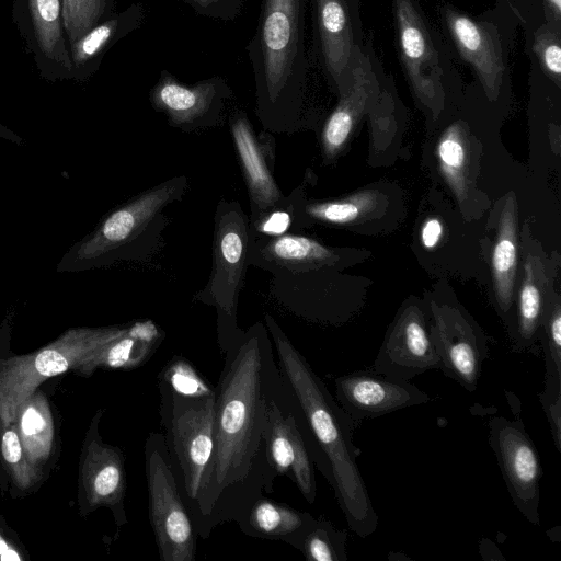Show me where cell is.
Listing matches in <instances>:
<instances>
[{
	"instance_id": "4fadbf2b",
	"label": "cell",
	"mask_w": 561,
	"mask_h": 561,
	"mask_svg": "<svg viewBox=\"0 0 561 561\" xmlns=\"http://www.w3.org/2000/svg\"><path fill=\"white\" fill-rule=\"evenodd\" d=\"M431 337L443 373L469 392L476 391L489 356L481 330L457 309L435 310Z\"/></svg>"
},
{
	"instance_id": "ba28073f",
	"label": "cell",
	"mask_w": 561,
	"mask_h": 561,
	"mask_svg": "<svg viewBox=\"0 0 561 561\" xmlns=\"http://www.w3.org/2000/svg\"><path fill=\"white\" fill-rule=\"evenodd\" d=\"M145 474L149 520L161 561H194L196 530L170 466L164 434L146 438Z\"/></svg>"
},
{
	"instance_id": "30bf717a",
	"label": "cell",
	"mask_w": 561,
	"mask_h": 561,
	"mask_svg": "<svg viewBox=\"0 0 561 561\" xmlns=\"http://www.w3.org/2000/svg\"><path fill=\"white\" fill-rule=\"evenodd\" d=\"M489 444L514 506L531 524L540 525L539 482L542 470L537 449L520 420L493 416Z\"/></svg>"
},
{
	"instance_id": "5b68a950",
	"label": "cell",
	"mask_w": 561,
	"mask_h": 561,
	"mask_svg": "<svg viewBox=\"0 0 561 561\" xmlns=\"http://www.w3.org/2000/svg\"><path fill=\"white\" fill-rule=\"evenodd\" d=\"M188 188L185 175L165 180L113 210L78 249L80 260L115 257L145 261L162 244L168 219L164 210Z\"/></svg>"
},
{
	"instance_id": "5bb4252c",
	"label": "cell",
	"mask_w": 561,
	"mask_h": 561,
	"mask_svg": "<svg viewBox=\"0 0 561 561\" xmlns=\"http://www.w3.org/2000/svg\"><path fill=\"white\" fill-rule=\"evenodd\" d=\"M335 398L354 422L378 417L431 401L411 383L371 371H354L334 379Z\"/></svg>"
},
{
	"instance_id": "9c48e42d",
	"label": "cell",
	"mask_w": 561,
	"mask_h": 561,
	"mask_svg": "<svg viewBox=\"0 0 561 561\" xmlns=\"http://www.w3.org/2000/svg\"><path fill=\"white\" fill-rule=\"evenodd\" d=\"M263 440L267 460L277 477H287L305 500L313 504L317 497L314 463L300 426L296 398L285 380L267 403Z\"/></svg>"
},
{
	"instance_id": "ab89813d",
	"label": "cell",
	"mask_w": 561,
	"mask_h": 561,
	"mask_svg": "<svg viewBox=\"0 0 561 561\" xmlns=\"http://www.w3.org/2000/svg\"><path fill=\"white\" fill-rule=\"evenodd\" d=\"M7 542L0 537V557L9 550Z\"/></svg>"
},
{
	"instance_id": "e575fe53",
	"label": "cell",
	"mask_w": 561,
	"mask_h": 561,
	"mask_svg": "<svg viewBox=\"0 0 561 561\" xmlns=\"http://www.w3.org/2000/svg\"><path fill=\"white\" fill-rule=\"evenodd\" d=\"M1 450L9 463H18L22 456L21 443L14 431H7L2 436Z\"/></svg>"
},
{
	"instance_id": "7c38bea8",
	"label": "cell",
	"mask_w": 561,
	"mask_h": 561,
	"mask_svg": "<svg viewBox=\"0 0 561 561\" xmlns=\"http://www.w3.org/2000/svg\"><path fill=\"white\" fill-rule=\"evenodd\" d=\"M229 126L249 193V219L254 224L268 214L288 206L289 197L283 194L273 174L275 141L265 131L256 135L242 111H237L230 116Z\"/></svg>"
},
{
	"instance_id": "d590c367",
	"label": "cell",
	"mask_w": 561,
	"mask_h": 561,
	"mask_svg": "<svg viewBox=\"0 0 561 561\" xmlns=\"http://www.w3.org/2000/svg\"><path fill=\"white\" fill-rule=\"evenodd\" d=\"M442 232V224L438 219H427L421 229V241L424 248H435L440 240Z\"/></svg>"
},
{
	"instance_id": "d6a6232c",
	"label": "cell",
	"mask_w": 561,
	"mask_h": 561,
	"mask_svg": "<svg viewBox=\"0 0 561 561\" xmlns=\"http://www.w3.org/2000/svg\"><path fill=\"white\" fill-rule=\"evenodd\" d=\"M197 14L221 21H232L247 0H182Z\"/></svg>"
},
{
	"instance_id": "44dd1931",
	"label": "cell",
	"mask_w": 561,
	"mask_h": 561,
	"mask_svg": "<svg viewBox=\"0 0 561 561\" xmlns=\"http://www.w3.org/2000/svg\"><path fill=\"white\" fill-rule=\"evenodd\" d=\"M316 517L263 494L236 520L240 530L250 537L279 540L300 550Z\"/></svg>"
},
{
	"instance_id": "8fae6325",
	"label": "cell",
	"mask_w": 561,
	"mask_h": 561,
	"mask_svg": "<svg viewBox=\"0 0 561 561\" xmlns=\"http://www.w3.org/2000/svg\"><path fill=\"white\" fill-rule=\"evenodd\" d=\"M231 87L221 76L186 84L167 70L149 92L152 107L162 113L172 127L183 131L213 128L221 124Z\"/></svg>"
},
{
	"instance_id": "836d02e7",
	"label": "cell",
	"mask_w": 561,
	"mask_h": 561,
	"mask_svg": "<svg viewBox=\"0 0 561 561\" xmlns=\"http://www.w3.org/2000/svg\"><path fill=\"white\" fill-rule=\"evenodd\" d=\"M22 431L25 437H33L46 428L44 415L33 405H30L22 415Z\"/></svg>"
},
{
	"instance_id": "e0dca14e",
	"label": "cell",
	"mask_w": 561,
	"mask_h": 561,
	"mask_svg": "<svg viewBox=\"0 0 561 561\" xmlns=\"http://www.w3.org/2000/svg\"><path fill=\"white\" fill-rule=\"evenodd\" d=\"M318 57L333 88L343 90L357 46L350 0H311Z\"/></svg>"
},
{
	"instance_id": "d6986e66",
	"label": "cell",
	"mask_w": 561,
	"mask_h": 561,
	"mask_svg": "<svg viewBox=\"0 0 561 561\" xmlns=\"http://www.w3.org/2000/svg\"><path fill=\"white\" fill-rule=\"evenodd\" d=\"M379 71L368 47L359 45L353 56L346 83L340 93V102L330 114L322 129V148L328 157L336 154L345 145L370 96L379 91Z\"/></svg>"
},
{
	"instance_id": "f546056e",
	"label": "cell",
	"mask_w": 561,
	"mask_h": 561,
	"mask_svg": "<svg viewBox=\"0 0 561 561\" xmlns=\"http://www.w3.org/2000/svg\"><path fill=\"white\" fill-rule=\"evenodd\" d=\"M111 0H62L61 23L71 46L100 24Z\"/></svg>"
},
{
	"instance_id": "603a6c76",
	"label": "cell",
	"mask_w": 561,
	"mask_h": 561,
	"mask_svg": "<svg viewBox=\"0 0 561 561\" xmlns=\"http://www.w3.org/2000/svg\"><path fill=\"white\" fill-rule=\"evenodd\" d=\"M163 339V330L152 320L129 323L126 332L107 345L101 366L113 369L137 368L153 355Z\"/></svg>"
},
{
	"instance_id": "cb8c5ba5",
	"label": "cell",
	"mask_w": 561,
	"mask_h": 561,
	"mask_svg": "<svg viewBox=\"0 0 561 561\" xmlns=\"http://www.w3.org/2000/svg\"><path fill=\"white\" fill-rule=\"evenodd\" d=\"M145 20L141 2L133 3L123 13L98 24L72 45V61L82 66L101 55L121 36L139 27Z\"/></svg>"
},
{
	"instance_id": "7402d4cb",
	"label": "cell",
	"mask_w": 561,
	"mask_h": 561,
	"mask_svg": "<svg viewBox=\"0 0 561 561\" xmlns=\"http://www.w3.org/2000/svg\"><path fill=\"white\" fill-rule=\"evenodd\" d=\"M517 266V217L514 195L507 196L492 252V273L500 310L507 313L513 300Z\"/></svg>"
},
{
	"instance_id": "ac0fdd59",
	"label": "cell",
	"mask_w": 561,
	"mask_h": 561,
	"mask_svg": "<svg viewBox=\"0 0 561 561\" xmlns=\"http://www.w3.org/2000/svg\"><path fill=\"white\" fill-rule=\"evenodd\" d=\"M444 19L459 54L472 66L488 98L495 100L506 75L499 36L489 24L454 9H444Z\"/></svg>"
},
{
	"instance_id": "3957f363",
	"label": "cell",
	"mask_w": 561,
	"mask_h": 561,
	"mask_svg": "<svg viewBox=\"0 0 561 561\" xmlns=\"http://www.w3.org/2000/svg\"><path fill=\"white\" fill-rule=\"evenodd\" d=\"M255 85V114L265 131L291 134L304 124L309 75L306 0H262L245 46Z\"/></svg>"
},
{
	"instance_id": "f35d334b",
	"label": "cell",
	"mask_w": 561,
	"mask_h": 561,
	"mask_svg": "<svg viewBox=\"0 0 561 561\" xmlns=\"http://www.w3.org/2000/svg\"><path fill=\"white\" fill-rule=\"evenodd\" d=\"M0 558L1 560H20L18 553L11 549L4 552Z\"/></svg>"
},
{
	"instance_id": "4316f807",
	"label": "cell",
	"mask_w": 561,
	"mask_h": 561,
	"mask_svg": "<svg viewBox=\"0 0 561 561\" xmlns=\"http://www.w3.org/2000/svg\"><path fill=\"white\" fill-rule=\"evenodd\" d=\"M542 313L541 293L534 280L533 268L527 264L518 297L517 322L512 336L514 352L525 353L534 348Z\"/></svg>"
},
{
	"instance_id": "f1b7e54d",
	"label": "cell",
	"mask_w": 561,
	"mask_h": 561,
	"mask_svg": "<svg viewBox=\"0 0 561 561\" xmlns=\"http://www.w3.org/2000/svg\"><path fill=\"white\" fill-rule=\"evenodd\" d=\"M158 386L181 396L199 397L215 393V386L183 356L172 357L162 367L158 375Z\"/></svg>"
},
{
	"instance_id": "8d00e7d4",
	"label": "cell",
	"mask_w": 561,
	"mask_h": 561,
	"mask_svg": "<svg viewBox=\"0 0 561 561\" xmlns=\"http://www.w3.org/2000/svg\"><path fill=\"white\" fill-rule=\"evenodd\" d=\"M547 22L561 25V0H543Z\"/></svg>"
},
{
	"instance_id": "484cf974",
	"label": "cell",
	"mask_w": 561,
	"mask_h": 561,
	"mask_svg": "<svg viewBox=\"0 0 561 561\" xmlns=\"http://www.w3.org/2000/svg\"><path fill=\"white\" fill-rule=\"evenodd\" d=\"M36 39L50 60L71 69V60L61 31L60 0H28Z\"/></svg>"
},
{
	"instance_id": "7a4b0ae2",
	"label": "cell",
	"mask_w": 561,
	"mask_h": 561,
	"mask_svg": "<svg viewBox=\"0 0 561 561\" xmlns=\"http://www.w3.org/2000/svg\"><path fill=\"white\" fill-rule=\"evenodd\" d=\"M264 324L282 376L296 398L312 461L331 485L351 530L366 538L377 530L378 515L356 460L355 422L271 313L264 314Z\"/></svg>"
},
{
	"instance_id": "d4e9b609",
	"label": "cell",
	"mask_w": 561,
	"mask_h": 561,
	"mask_svg": "<svg viewBox=\"0 0 561 561\" xmlns=\"http://www.w3.org/2000/svg\"><path fill=\"white\" fill-rule=\"evenodd\" d=\"M92 494L94 503L107 504L118 514V520L126 522L123 499L126 489L124 457L118 449L96 445L94 450Z\"/></svg>"
},
{
	"instance_id": "8992f818",
	"label": "cell",
	"mask_w": 561,
	"mask_h": 561,
	"mask_svg": "<svg viewBox=\"0 0 561 561\" xmlns=\"http://www.w3.org/2000/svg\"><path fill=\"white\" fill-rule=\"evenodd\" d=\"M250 219L241 205L220 198L214 217L211 272L193 301L215 309L217 342L222 354L244 331L238 325L237 310L250 266Z\"/></svg>"
},
{
	"instance_id": "6da1fadb",
	"label": "cell",
	"mask_w": 561,
	"mask_h": 561,
	"mask_svg": "<svg viewBox=\"0 0 561 561\" xmlns=\"http://www.w3.org/2000/svg\"><path fill=\"white\" fill-rule=\"evenodd\" d=\"M215 386L214 454L205 501L206 539L218 525L236 522L277 473L270 465L263 432L270 399L284 385L271 335L253 323L224 354Z\"/></svg>"
},
{
	"instance_id": "2e32d148",
	"label": "cell",
	"mask_w": 561,
	"mask_h": 561,
	"mask_svg": "<svg viewBox=\"0 0 561 561\" xmlns=\"http://www.w3.org/2000/svg\"><path fill=\"white\" fill-rule=\"evenodd\" d=\"M400 55L414 92L430 103L443 94L438 48L412 0H393Z\"/></svg>"
},
{
	"instance_id": "74e56055",
	"label": "cell",
	"mask_w": 561,
	"mask_h": 561,
	"mask_svg": "<svg viewBox=\"0 0 561 561\" xmlns=\"http://www.w3.org/2000/svg\"><path fill=\"white\" fill-rule=\"evenodd\" d=\"M479 551H488L489 556H486L485 560H505L502 556L501 551L496 548V546L489 539H481L479 543Z\"/></svg>"
},
{
	"instance_id": "83f0119b",
	"label": "cell",
	"mask_w": 561,
	"mask_h": 561,
	"mask_svg": "<svg viewBox=\"0 0 561 561\" xmlns=\"http://www.w3.org/2000/svg\"><path fill=\"white\" fill-rule=\"evenodd\" d=\"M347 533L336 529L323 517L316 518L306 535L300 552L308 561H346Z\"/></svg>"
},
{
	"instance_id": "9a60e30c",
	"label": "cell",
	"mask_w": 561,
	"mask_h": 561,
	"mask_svg": "<svg viewBox=\"0 0 561 561\" xmlns=\"http://www.w3.org/2000/svg\"><path fill=\"white\" fill-rule=\"evenodd\" d=\"M440 367L423 313L405 309L393 322L374 362L376 373L401 380Z\"/></svg>"
},
{
	"instance_id": "52a82bcc",
	"label": "cell",
	"mask_w": 561,
	"mask_h": 561,
	"mask_svg": "<svg viewBox=\"0 0 561 561\" xmlns=\"http://www.w3.org/2000/svg\"><path fill=\"white\" fill-rule=\"evenodd\" d=\"M127 327L71 330L36 354L4 362L0 366V417L3 423L14 420L18 409L45 378L72 366L87 373L101 366L105 348L122 336Z\"/></svg>"
},
{
	"instance_id": "ffe728a7",
	"label": "cell",
	"mask_w": 561,
	"mask_h": 561,
	"mask_svg": "<svg viewBox=\"0 0 561 561\" xmlns=\"http://www.w3.org/2000/svg\"><path fill=\"white\" fill-rule=\"evenodd\" d=\"M336 261L334 250L312 238L294 233L263 236L251 232L249 265L272 275L319 271Z\"/></svg>"
},
{
	"instance_id": "1f68e13d",
	"label": "cell",
	"mask_w": 561,
	"mask_h": 561,
	"mask_svg": "<svg viewBox=\"0 0 561 561\" xmlns=\"http://www.w3.org/2000/svg\"><path fill=\"white\" fill-rule=\"evenodd\" d=\"M534 51L543 73L561 87V25L545 22L534 36Z\"/></svg>"
},
{
	"instance_id": "277c9868",
	"label": "cell",
	"mask_w": 561,
	"mask_h": 561,
	"mask_svg": "<svg viewBox=\"0 0 561 561\" xmlns=\"http://www.w3.org/2000/svg\"><path fill=\"white\" fill-rule=\"evenodd\" d=\"M160 417L170 466L202 538L214 454L215 393L181 396L159 386Z\"/></svg>"
},
{
	"instance_id": "4dcf8cb0",
	"label": "cell",
	"mask_w": 561,
	"mask_h": 561,
	"mask_svg": "<svg viewBox=\"0 0 561 561\" xmlns=\"http://www.w3.org/2000/svg\"><path fill=\"white\" fill-rule=\"evenodd\" d=\"M458 124L449 126L439 139L437 156L445 178L460 193L463 186L466 150Z\"/></svg>"
}]
</instances>
